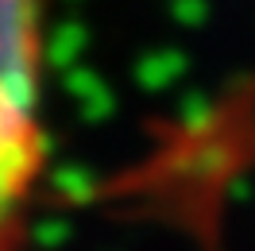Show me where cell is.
Listing matches in <instances>:
<instances>
[{
    "label": "cell",
    "mask_w": 255,
    "mask_h": 251,
    "mask_svg": "<svg viewBox=\"0 0 255 251\" xmlns=\"http://www.w3.org/2000/svg\"><path fill=\"white\" fill-rule=\"evenodd\" d=\"M47 0H0V251H19L47 174Z\"/></svg>",
    "instance_id": "1"
}]
</instances>
